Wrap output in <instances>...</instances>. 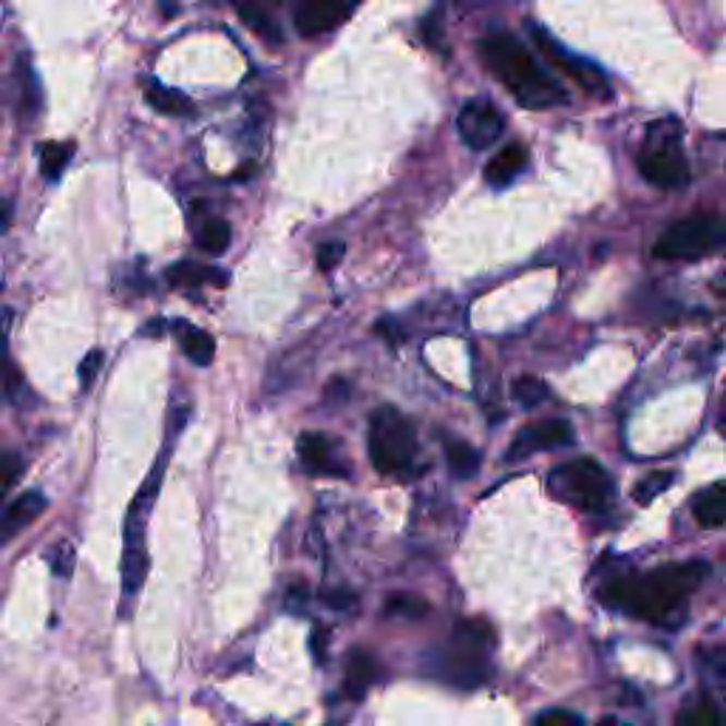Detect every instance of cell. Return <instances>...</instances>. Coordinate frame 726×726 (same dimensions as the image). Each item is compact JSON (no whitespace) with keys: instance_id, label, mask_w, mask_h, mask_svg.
<instances>
[{"instance_id":"8","label":"cell","mask_w":726,"mask_h":726,"mask_svg":"<svg viewBox=\"0 0 726 726\" xmlns=\"http://www.w3.org/2000/svg\"><path fill=\"white\" fill-rule=\"evenodd\" d=\"M531 37H534V44L540 46V51L545 55V60H548L554 69L568 74L584 94H591V97H607V94H610L605 72H602L598 65L588 63V60L577 58V55H570L565 46L556 44L554 37L545 29H540V26H531Z\"/></svg>"},{"instance_id":"30","label":"cell","mask_w":726,"mask_h":726,"mask_svg":"<svg viewBox=\"0 0 726 726\" xmlns=\"http://www.w3.org/2000/svg\"><path fill=\"white\" fill-rule=\"evenodd\" d=\"M102 361H106V355H102L100 349H92V352L83 358V363H80V389H83V392H88L94 386V380H97V375H100L102 370Z\"/></svg>"},{"instance_id":"10","label":"cell","mask_w":726,"mask_h":726,"mask_svg":"<svg viewBox=\"0 0 726 726\" xmlns=\"http://www.w3.org/2000/svg\"><path fill=\"white\" fill-rule=\"evenodd\" d=\"M573 443V426L562 418H550V421L531 423L513 437L511 449H508V463H517V460H525V457L536 455L542 449H562Z\"/></svg>"},{"instance_id":"25","label":"cell","mask_w":726,"mask_h":726,"mask_svg":"<svg viewBox=\"0 0 726 726\" xmlns=\"http://www.w3.org/2000/svg\"><path fill=\"white\" fill-rule=\"evenodd\" d=\"M74 145L72 143H46L40 145V173L46 179H60V173L65 171V165L72 159Z\"/></svg>"},{"instance_id":"6","label":"cell","mask_w":726,"mask_h":726,"mask_svg":"<svg viewBox=\"0 0 726 726\" xmlns=\"http://www.w3.org/2000/svg\"><path fill=\"white\" fill-rule=\"evenodd\" d=\"M548 492L559 503H568V506L582 508V511H605L610 506L613 494H616V485L596 460L579 457V460H570V463L556 465L550 471Z\"/></svg>"},{"instance_id":"41","label":"cell","mask_w":726,"mask_h":726,"mask_svg":"<svg viewBox=\"0 0 726 726\" xmlns=\"http://www.w3.org/2000/svg\"><path fill=\"white\" fill-rule=\"evenodd\" d=\"M598 726H627V724H621V721H616V718H605Z\"/></svg>"},{"instance_id":"19","label":"cell","mask_w":726,"mask_h":726,"mask_svg":"<svg viewBox=\"0 0 726 726\" xmlns=\"http://www.w3.org/2000/svg\"><path fill=\"white\" fill-rule=\"evenodd\" d=\"M148 577V554H145L143 540H125V554H122V588L125 593H136Z\"/></svg>"},{"instance_id":"18","label":"cell","mask_w":726,"mask_h":726,"mask_svg":"<svg viewBox=\"0 0 726 726\" xmlns=\"http://www.w3.org/2000/svg\"><path fill=\"white\" fill-rule=\"evenodd\" d=\"M168 281L173 287H225L228 278L221 276V270L216 267H205V264L196 262H179L168 270Z\"/></svg>"},{"instance_id":"21","label":"cell","mask_w":726,"mask_h":726,"mask_svg":"<svg viewBox=\"0 0 726 726\" xmlns=\"http://www.w3.org/2000/svg\"><path fill=\"white\" fill-rule=\"evenodd\" d=\"M446 460H449V469L457 480H471L483 465L480 451L465 440H446Z\"/></svg>"},{"instance_id":"27","label":"cell","mask_w":726,"mask_h":726,"mask_svg":"<svg viewBox=\"0 0 726 726\" xmlns=\"http://www.w3.org/2000/svg\"><path fill=\"white\" fill-rule=\"evenodd\" d=\"M673 480H676V474L673 471H653V474H648V477H641L639 483L633 485V499H639V503H653L658 494H664L673 485Z\"/></svg>"},{"instance_id":"29","label":"cell","mask_w":726,"mask_h":726,"mask_svg":"<svg viewBox=\"0 0 726 726\" xmlns=\"http://www.w3.org/2000/svg\"><path fill=\"white\" fill-rule=\"evenodd\" d=\"M23 474V460L15 451H3L0 449V499L12 492V485L21 480Z\"/></svg>"},{"instance_id":"28","label":"cell","mask_w":726,"mask_h":726,"mask_svg":"<svg viewBox=\"0 0 726 726\" xmlns=\"http://www.w3.org/2000/svg\"><path fill=\"white\" fill-rule=\"evenodd\" d=\"M511 395H513V400H520L525 409H534V407H540L542 400L548 398V386L542 384V380L531 378V375H525V378L513 380Z\"/></svg>"},{"instance_id":"13","label":"cell","mask_w":726,"mask_h":726,"mask_svg":"<svg viewBox=\"0 0 726 726\" xmlns=\"http://www.w3.org/2000/svg\"><path fill=\"white\" fill-rule=\"evenodd\" d=\"M46 511V494L44 492H26L17 499H12V506L0 517V542L7 545L9 540H15L23 534L32 522Z\"/></svg>"},{"instance_id":"31","label":"cell","mask_w":726,"mask_h":726,"mask_svg":"<svg viewBox=\"0 0 726 726\" xmlns=\"http://www.w3.org/2000/svg\"><path fill=\"white\" fill-rule=\"evenodd\" d=\"M343 253H347V244L343 242H324L318 247V253H315V262H318V267L324 273L335 270L338 264H341Z\"/></svg>"},{"instance_id":"38","label":"cell","mask_w":726,"mask_h":726,"mask_svg":"<svg viewBox=\"0 0 726 726\" xmlns=\"http://www.w3.org/2000/svg\"><path fill=\"white\" fill-rule=\"evenodd\" d=\"M313 653H315V658H318V662H324V658H327V630H324V627H315Z\"/></svg>"},{"instance_id":"5","label":"cell","mask_w":726,"mask_h":726,"mask_svg":"<svg viewBox=\"0 0 726 726\" xmlns=\"http://www.w3.org/2000/svg\"><path fill=\"white\" fill-rule=\"evenodd\" d=\"M683 125L673 117L653 122L639 154L641 177L658 187H681L690 179V168L681 148Z\"/></svg>"},{"instance_id":"9","label":"cell","mask_w":726,"mask_h":726,"mask_svg":"<svg viewBox=\"0 0 726 726\" xmlns=\"http://www.w3.org/2000/svg\"><path fill=\"white\" fill-rule=\"evenodd\" d=\"M506 131V114L488 100L465 102L457 114V134L471 150H485L497 143Z\"/></svg>"},{"instance_id":"34","label":"cell","mask_w":726,"mask_h":726,"mask_svg":"<svg viewBox=\"0 0 726 726\" xmlns=\"http://www.w3.org/2000/svg\"><path fill=\"white\" fill-rule=\"evenodd\" d=\"M324 602L332 610H352L355 607V593L347 591V588H332V591H324Z\"/></svg>"},{"instance_id":"40","label":"cell","mask_w":726,"mask_h":726,"mask_svg":"<svg viewBox=\"0 0 726 726\" xmlns=\"http://www.w3.org/2000/svg\"><path fill=\"white\" fill-rule=\"evenodd\" d=\"M9 214H12V210H9L7 202H0V230H3L9 225Z\"/></svg>"},{"instance_id":"15","label":"cell","mask_w":726,"mask_h":726,"mask_svg":"<svg viewBox=\"0 0 726 726\" xmlns=\"http://www.w3.org/2000/svg\"><path fill=\"white\" fill-rule=\"evenodd\" d=\"M380 678V664L378 658L366 650H352L347 658V681H343V690L349 698H363L370 692V687Z\"/></svg>"},{"instance_id":"37","label":"cell","mask_w":726,"mask_h":726,"mask_svg":"<svg viewBox=\"0 0 726 726\" xmlns=\"http://www.w3.org/2000/svg\"><path fill=\"white\" fill-rule=\"evenodd\" d=\"M306 596H310V591H306V584H292L290 591H287V607H295V610H304L306 605Z\"/></svg>"},{"instance_id":"3","label":"cell","mask_w":726,"mask_h":726,"mask_svg":"<svg viewBox=\"0 0 726 726\" xmlns=\"http://www.w3.org/2000/svg\"><path fill=\"white\" fill-rule=\"evenodd\" d=\"M497 644L492 625L483 619H465L451 630L449 644H443L432 658V673L457 687H480L492 676V653Z\"/></svg>"},{"instance_id":"20","label":"cell","mask_w":726,"mask_h":726,"mask_svg":"<svg viewBox=\"0 0 726 726\" xmlns=\"http://www.w3.org/2000/svg\"><path fill=\"white\" fill-rule=\"evenodd\" d=\"M145 100L165 117H193V102L187 100L185 94L177 92V88L159 86L154 80L145 86Z\"/></svg>"},{"instance_id":"1","label":"cell","mask_w":726,"mask_h":726,"mask_svg":"<svg viewBox=\"0 0 726 726\" xmlns=\"http://www.w3.org/2000/svg\"><path fill=\"white\" fill-rule=\"evenodd\" d=\"M710 573L706 562L664 565L644 577H625L607 582L598 598L613 610L644 619L658 627H678L687 619V602Z\"/></svg>"},{"instance_id":"2","label":"cell","mask_w":726,"mask_h":726,"mask_svg":"<svg viewBox=\"0 0 726 726\" xmlns=\"http://www.w3.org/2000/svg\"><path fill=\"white\" fill-rule=\"evenodd\" d=\"M480 55L494 77L511 92V97L520 106L531 108V111H545V108L568 102L565 88L548 72H542V65L531 58V51L508 32H492L488 37H483Z\"/></svg>"},{"instance_id":"24","label":"cell","mask_w":726,"mask_h":726,"mask_svg":"<svg viewBox=\"0 0 726 726\" xmlns=\"http://www.w3.org/2000/svg\"><path fill=\"white\" fill-rule=\"evenodd\" d=\"M235 15L242 17L244 26L256 32L258 37H264L267 44L278 46L281 40H285V37H281V29H278V23L273 21V17L267 15L262 7H256V3H250V7L247 3H239V7H235Z\"/></svg>"},{"instance_id":"39","label":"cell","mask_w":726,"mask_h":726,"mask_svg":"<svg viewBox=\"0 0 726 726\" xmlns=\"http://www.w3.org/2000/svg\"><path fill=\"white\" fill-rule=\"evenodd\" d=\"M165 332V318H154L148 327H143V335H162Z\"/></svg>"},{"instance_id":"7","label":"cell","mask_w":726,"mask_h":726,"mask_svg":"<svg viewBox=\"0 0 726 726\" xmlns=\"http://www.w3.org/2000/svg\"><path fill=\"white\" fill-rule=\"evenodd\" d=\"M721 244H724V221L718 216L698 214L669 225L658 235L653 253L664 262H695V258L712 256Z\"/></svg>"},{"instance_id":"33","label":"cell","mask_w":726,"mask_h":726,"mask_svg":"<svg viewBox=\"0 0 726 726\" xmlns=\"http://www.w3.org/2000/svg\"><path fill=\"white\" fill-rule=\"evenodd\" d=\"M536 726H582V718H579L577 712L548 710L536 718Z\"/></svg>"},{"instance_id":"32","label":"cell","mask_w":726,"mask_h":726,"mask_svg":"<svg viewBox=\"0 0 726 726\" xmlns=\"http://www.w3.org/2000/svg\"><path fill=\"white\" fill-rule=\"evenodd\" d=\"M74 568V548L69 542H58L55 548H51V570L58 573V577H72Z\"/></svg>"},{"instance_id":"16","label":"cell","mask_w":726,"mask_h":726,"mask_svg":"<svg viewBox=\"0 0 726 726\" xmlns=\"http://www.w3.org/2000/svg\"><path fill=\"white\" fill-rule=\"evenodd\" d=\"M528 165V150L522 148V145H506V148L499 150L497 157L492 159V162L485 165V182L494 187H508L517 179V173L522 171Z\"/></svg>"},{"instance_id":"11","label":"cell","mask_w":726,"mask_h":726,"mask_svg":"<svg viewBox=\"0 0 726 726\" xmlns=\"http://www.w3.org/2000/svg\"><path fill=\"white\" fill-rule=\"evenodd\" d=\"M355 7H341V3H329V0H310L295 9V29L304 37H318L324 32H332L341 26Z\"/></svg>"},{"instance_id":"14","label":"cell","mask_w":726,"mask_h":726,"mask_svg":"<svg viewBox=\"0 0 726 726\" xmlns=\"http://www.w3.org/2000/svg\"><path fill=\"white\" fill-rule=\"evenodd\" d=\"M173 335L179 338V347L187 355V361L196 363V366H207V363H214L216 358V341L214 335L205 332V329L193 327L191 320L177 318L171 324Z\"/></svg>"},{"instance_id":"17","label":"cell","mask_w":726,"mask_h":726,"mask_svg":"<svg viewBox=\"0 0 726 726\" xmlns=\"http://www.w3.org/2000/svg\"><path fill=\"white\" fill-rule=\"evenodd\" d=\"M692 513L704 528H721L726 522V485L715 480L692 499Z\"/></svg>"},{"instance_id":"12","label":"cell","mask_w":726,"mask_h":726,"mask_svg":"<svg viewBox=\"0 0 726 726\" xmlns=\"http://www.w3.org/2000/svg\"><path fill=\"white\" fill-rule=\"evenodd\" d=\"M299 460L313 474H329V477H349V469L335 460V446L329 437L318 432H304L299 437Z\"/></svg>"},{"instance_id":"4","label":"cell","mask_w":726,"mask_h":726,"mask_svg":"<svg viewBox=\"0 0 726 726\" xmlns=\"http://www.w3.org/2000/svg\"><path fill=\"white\" fill-rule=\"evenodd\" d=\"M370 457L380 474H409L418 460V435L407 414L380 407L370 418Z\"/></svg>"},{"instance_id":"35","label":"cell","mask_w":726,"mask_h":726,"mask_svg":"<svg viewBox=\"0 0 726 726\" xmlns=\"http://www.w3.org/2000/svg\"><path fill=\"white\" fill-rule=\"evenodd\" d=\"M423 37H426V44L432 46V49H440L443 40H440V12H435V15H428L426 21H423Z\"/></svg>"},{"instance_id":"26","label":"cell","mask_w":726,"mask_h":726,"mask_svg":"<svg viewBox=\"0 0 726 726\" xmlns=\"http://www.w3.org/2000/svg\"><path fill=\"white\" fill-rule=\"evenodd\" d=\"M384 613L392 619H423L428 613V602L421 596H412V593H395V596L386 598Z\"/></svg>"},{"instance_id":"22","label":"cell","mask_w":726,"mask_h":726,"mask_svg":"<svg viewBox=\"0 0 726 726\" xmlns=\"http://www.w3.org/2000/svg\"><path fill=\"white\" fill-rule=\"evenodd\" d=\"M678 726H724L718 701L710 692L698 695L692 704H687L678 712Z\"/></svg>"},{"instance_id":"36","label":"cell","mask_w":726,"mask_h":726,"mask_svg":"<svg viewBox=\"0 0 726 726\" xmlns=\"http://www.w3.org/2000/svg\"><path fill=\"white\" fill-rule=\"evenodd\" d=\"M375 329H378V332L384 335L386 341L392 343V347H398V343L403 341V332H400L398 324H395L392 318H380V320H378V327H375Z\"/></svg>"},{"instance_id":"23","label":"cell","mask_w":726,"mask_h":726,"mask_svg":"<svg viewBox=\"0 0 726 726\" xmlns=\"http://www.w3.org/2000/svg\"><path fill=\"white\" fill-rule=\"evenodd\" d=\"M196 247L205 250V253H210V256H221L225 250L230 247V239H233V233H230V225L225 219H216V216H210V219H205L196 228Z\"/></svg>"}]
</instances>
